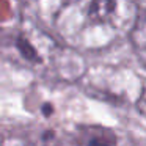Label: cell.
I'll return each mask as SVG.
<instances>
[{
    "instance_id": "cell-3",
    "label": "cell",
    "mask_w": 146,
    "mask_h": 146,
    "mask_svg": "<svg viewBox=\"0 0 146 146\" xmlns=\"http://www.w3.org/2000/svg\"><path fill=\"white\" fill-rule=\"evenodd\" d=\"M138 107H140V111L146 116V88L143 90L141 96H140V101H138Z\"/></svg>"
},
{
    "instance_id": "cell-2",
    "label": "cell",
    "mask_w": 146,
    "mask_h": 146,
    "mask_svg": "<svg viewBox=\"0 0 146 146\" xmlns=\"http://www.w3.org/2000/svg\"><path fill=\"white\" fill-rule=\"evenodd\" d=\"M129 39L135 55L143 66H146V0L138 2V14Z\"/></svg>"
},
{
    "instance_id": "cell-1",
    "label": "cell",
    "mask_w": 146,
    "mask_h": 146,
    "mask_svg": "<svg viewBox=\"0 0 146 146\" xmlns=\"http://www.w3.org/2000/svg\"><path fill=\"white\" fill-rule=\"evenodd\" d=\"M138 0H66L55 14V30L66 44L101 50L129 38Z\"/></svg>"
}]
</instances>
